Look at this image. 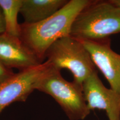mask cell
<instances>
[{"label": "cell", "mask_w": 120, "mask_h": 120, "mask_svg": "<svg viewBox=\"0 0 120 120\" xmlns=\"http://www.w3.org/2000/svg\"><path fill=\"white\" fill-rule=\"evenodd\" d=\"M92 0H70L64 6L42 21L20 24L19 37L43 62L46 51L59 39L70 36L75 19Z\"/></svg>", "instance_id": "6da1fadb"}, {"label": "cell", "mask_w": 120, "mask_h": 120, "mask_svg": "<svg viewBox=\"0 0 120 120\" xmlns=\"http://www.w3.org/2000/svg\"><path fill=\"white\" fill-rule=\"evenodd\" d=\"M120 34V8L111 0H92L75 19L71 37L80 41H98Z\"/></svg>", "instance_id": "7a4b0ae2"}, {"label": "cell", "mask_w": 120, "mask_h": 120, "mask_svg": "<svg viewBox=\"0 0 120 120\" xmlns=\"http://www.w3.org/2000/svg\"><path fill=\"white\" fill-rule=\"evenodd\" d=\"M35 90L44 92L56 101L70 120H83L90 113L82 87L64 79L61 71L52 66L38 81Z\"/></svg>", "instance_id": "3957f363"}, {"label": "cell", "mask_w": 120, "mask_h": 120, "mask_svg": "<svg viewBox=\"0 0 120 120\" xmlns=\"http://www.w3.org/2000/svg\"><path fill=\"white\" fill-rule=\"evenodd\" d=\"M45 58L57 70H69L73 82L82 87L84 81L97 70L82 42L70 35L54 42L46 51Z\"/></svg>", "instance_id": "277c9868"}, {"label": "cell", "mask_w": 120, "mask_h": 120, "mask_svg": "<svg viewBox=\"0 0 120 120\" xmlns=\"http://www.w3.org/2000/svg\"><path fill=\"white\" fill-rule=\"evenodd\" d=\"M52 67L46 60L32 68L15 73L0 83V113L15 102H25L35 90L37 82Z\"/></svg>", "instance_id": "5b68a950"}, {"label": "cell", "mask_w": 120, "mask_h": 120, "mask_svg": "<svg viewBox=\"0 0 120 120\" xmlns=\"http://www.w3.org/2000/svg\"><path fill=\"white\" fill-rule=\"evenodd\" d=\"M82 92L90 111L103 110L109 120H120V94L103 85L97 70L84 81Z\"/></svg>", "instance_id": "8992f818"}, {"label": "cell", "mask_w": 120, "mask_h": 120, "mask_svg": "<svg viewBox=\"0 0 120 120\" xmlns=\"http://www.w3.org/2000/svg\"><path fill=\"white\" fill-rule=\"evenodd\" d=\"M89 52L94 65L109 82L110 88L120 94V55L111 48V40L81 41Z\"/></svg>", "instance_id": "52a82bcc"}, {"label": "cell", "mask_w": 120, "mask_h": 120, "mask_svg": "<svg viewBox=\"0 0 120 120\" xmlns=\"http://www.w3.org/2000/svg\"><path fill=\"white\" fill-rule=\"evenodd\" d=\"M0 62L7 68L19 71L36 67L43 62L19 37L7 33L0 34Z\"/></svg>", "instance_id": "ba28073f"}, {"label": "cell", "mask_w": 120, "mask_h": 120, "mask_svg": "<svg viewBox=\"0 0 120 120\" xmlns=\"http://www.w3.org/2000/svg\"><path fill=\"white\" fill-rule=\"evenodd\" d=\"M68 0H22L19 13L24 23L34 24L48 19L64 6Z\"/></svg>", "instance_id": "9c48e42d"}, {"label": "cell", "mask_w": 120, "mask_h": 120, "mask_svg": "<svg viewBox=\"0 0 120 120\" xmlns=\"http://www.w3.org/2000/svg\"><path fill=\"white\" fill-rule=\"evenodd\" d=\"M22 0H0L4 16L6 33L13 36L19 37L20 24L18 23V15L20 11Z\"/></svg>", "instance_id": "30bf717a"}, {"label": "cell", "mask_w": 120, "mask_h": 120, "mask_svg": "<svg viewBox=\"0 0 120 120\" xmlns=\"http://www.w3.org/2000/svg\"><path fill=\"white\" fill-rule=\"evenodd\" d=\"M15 74L12 70L7 68L0 62V83Z\"/></svg>", "instance_id": "8fae6325"}, {"label": "cell", "mask_w": 120, "mask_h": 120, "mask_svg": "<svg viewBox=\"0 0 120 120\" xmlns=\"http://www.w3.org/2000/svg\"><path fill=\"white\" fill-rule=\"evenodd\" d=\"M6 32V25L4 21V16L3 12L0 7V34H2Z\"/></svg>", "instance_id": "7c38bea8"}, {"label": "cell", "mask_w": 120, "mask_h": 120, "mask_svg": "<svg viewBox=\"0 0 120 120\" xmlns=\"http://www.w3.org/2000/svg\"><path fill=\"white\" fill-rule=\"evenodd\" d=\"M111 1L114 4L120 8V0H111Z\"/></svg>", "instance_id": "4fadbf2b"}]
</instances>
